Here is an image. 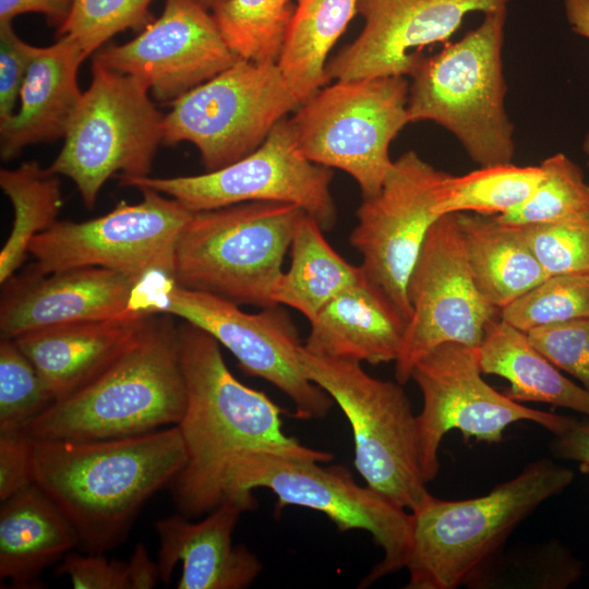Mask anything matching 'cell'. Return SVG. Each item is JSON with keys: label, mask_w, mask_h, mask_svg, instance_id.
<instances>
[{"label": "cell", "mask_w": 589, "mask_h": 589, "mask_svg": "<svg viewBox=\"0 0 589 589\" xmlns=\"http://www.w3.org/2000/svg\"><path fill=\"white\" fill-rule=\"evenodd\" d=\"M518 227L548 277L589 272V213Z\"/></svg>", "instance_id": "74e56055"}, {"label": "cell", "mask_w": 589, "mask_h": 589, "mask_svg": "<svg viewBox=\"0 0 589 589\" xmlns=\"http://www.w3.org/2000/svg\"><path fill=\"white\" fill-rule=\"evenodd\" d=\"M151 96L140 80L93 60L91 84L48 167L76 185L87 209L110 177L149 176L165 118Z\"/></svg>", "instance_id": "8fae6325"}, {"label": "cell", "mask_w": 589, "mask_h": 589, "mask_svg": "<svg viewBox=\"0 0 589 589\" xmlns=\"http://www.w3.org/2000/svg\"><path fill=\"white\" fill-rule=\"evenodd\" d=\"M300 360L350 423L353 465L365 484L410 512L417 508L430 492L420 466L417 416L401 384L371 376L359 361L317 356L303 346Z\"/></svg>", "instance_id": "9c48e42d"}, {"label": "cell", "mask_w": 589, "mask_h": 589, "mask_svg": "<svg viewBox=\"0 0 589 589\" xmlns=\"http://www.w3.org/2000/svg\"><path fill=\"white\" fill-rule=\"evenodd\" d=\"M553 435L550 450L554 457L589 467V418L578 420L568 416L564 426Z\"/></svg>", "instance_id": "b9f144b4"}, {"label": "cell", "mask_w": 589, "mask_h": 589, "mask_svg": "<svg viewBox=\"0 0 589 589\" xmlns=\"http://www.w3.org/2000/svg\"><path fill=\"white\" fill-rule=\"evenodd\" d=\"M477 352L483 374L509 383L504 394L510 399L563 407L589 418V392L563 375L527 333L501 317L488 324Z\"/></svg>", "instance_id": "484cf974"}, {"label": "cell", "mask_w": 589, "mask_h": 589, "mask_svg": "<svg viewBox=\"0 0 589 589\" xmlns=\"http://www.w3.org/2000/svg\"><path fill=\"white\" fill-rule=\"evenodd\" d=\"M185 405L178 324L169 314L153 313L110 365L56 400L22 432L32 440L132 436L178 425Z\"/></svg>", "instance_id": "3957f363"}, {"label": "cell", "mask_w": 589, "mask_h": 589, "mask_svg": "<svg viewBox=\"0 0 589 589\" xmlns=\"http://www.w3.org/2000/svg\"><path fill=\"white\" fill-rule=\"evenodd\" d=\"M36 48L16 35L12 23H0V121L12 117L17 109Z\"/></svg>", "instance_id": "ab89813d"}, {"label": "cell", "mask_w": 589, "mask_h": 589, "mask_svg": "<svg viewBox=\"0 0 589 589\" xmlns=\"http://www.w3.org/2000/svg\"><path fill=\"white\" fill-rule=\"evenodd\" d=\"M133 306L176 316L208 333L235 356L245 374L263 378L287 395L296 418L324 419L333 407L329 395L305 374L298 328L280 304L248 313L223 297L153 275L139 284Z\"/></svg>", "instance_id": "ba28073f"}, {"label": "cell", "mask_w": 589, "mask_h": 589, "mask_svg": "<svg viewBox=\"0 0 589 589\" xmlns=\"http://www.w3.org/2000/svg\"><path fill=\"white\" fill-rule=\"evenodd\" d=\"M406 292L411 315L395 360V378L401 385L417 362L440 345L478 348L498 311L474 283L457 214L443 215L429 230Z\"/></svg>", "instance_id": "2e32d148"}, {"label": "cell", "mask_w": 589, "mask_h": 589, "mask_svg": "<svg viewBox=\"0 0 589 589\" xmlns=\"http://www.w3.org/2000/svg\"><path fill=\"white\" fill-rule=\"evenodd\" d=\"M457 219L474 283L498 312L548 277L520 227L476 213Z\"/></svg>", "instance_id": "4316f807"}, {"label": "cell", "mask_w": 589, "mask_h": 589, "mask_svg": "<svg viewBox=\"0 0 589 589\" xmlns=\"http://www.w3.org/2000/svg\"><path fill=\"white\" fill-rule=\"evenodd\" d=\"M178 329L187 392L178 426L187 461L168 486L179 513L193 518L221 505L233 469L253 453L333 459L332 453L304 446L284 432V410L233 376L213 336L184 321Z\"/></svg>", "instance_id": "6da1fadb"}, {"label": "cell", "mask_w": 589, "mask_h": 589, "mask_svg": "<svg viewBox=\"0 0 589 589\" xmlns=\"http://www.w3.org/2000/svg\"><path fill=\"white\" fill-rule=\"evenodd\" d=\"M544 176L538 166L514 163L480 166L462 176L448 173L440 212L498 216L515 211L533 194Z\"/></svg>", "instance_id": "4dcf8cb0"}, {"label": "cell", "mask_w": 589, "mask_h": 589, "mask_svg": "<svg viewBox=\"0 0 589 589\" xmlns=\"http://www.w3.org/2000/svg\"><path fill=\"white\" fill-rule=\"evenodd\" d=\"M140 283L103 267H77L43 276L21 273L2 285L1 337L131 311Z\"/></svg>", "instance_id": "ffe728a7"}, {"label": "cell", "mask_w": 589, "mask_h": 589, "mask_svg": "<svg viewBox=\"0 0 589 589\" xmlns=\"http://www.w3.org/2000/svg\"><path fill=\"white\" fill-rule=\"evenodd\" d=\"M152 314L133 308L120 316L50 326L14 340L58 400L87 384L123 353Z\"/></svg>", "instance_id": "7402d4cb"}, {"label": "cell", "mask_w": 589, "mask_h": 589, "mask_svg": "<svg viewBox=\"0 0 589 589\" xmlns=\"http://www.w3.org/2000/svg\"><path fill=\"white\" fill-rule=\"evenodd\" d=\"M563 3L572 31L589 39V0H563Z\"/></svg>", "instance_id": "ee69618b"}, {"label": "cell", "mask_w": 589, "mask_h": 589, "mask_svg": "<svg viewBox=\"0 0 589 589\" xmlns=\"http://www.w3.org/2000/svg\"><path fill=\"white\" fill-rule=\"evenodd\" d=\"M574 478L572 469L542 458L479 497L446 501L430 494L411 510L412 549L405 588L473 586L515 528Z\"/></svg>", "instance_id": "277c9868"}, {"label": "cell", "mask_w": 589, "mask_h": 589, "mask_svg": "<svg viewBox=\"0 0 589 589\" xmlns=\"http://www.w3.org/2000/svg\"><path fill=\"white\" fill-rule=\"evenodd\" d=\"M170 106L163 144H193L213 171L254 152L300 103L277 62L240 58Z\"/></svg>", "instance_id": "7c38bea8"}, {"label": "cell", "mask_w": 589, "mask_h": 589, "mask_svg": "<svg viewBox=\"0 0 589 589\" xmlns=\"http://www.w3.org/2000/svg\"><path fill=\"white\" fill-rule=\"evenodd\" d=\"M320 464L271 452L253 453L233 469L225 502L249 510L256 504L253 490L266 488L277 497L276 512L289 505L311 508L323 513L339 532H369L384 556L359 588L406 568L412 549L411 512L357 483L348 468Z\"/></svg>", "instance_id": "52a82bcc"}, {"label": "cell", "mask_w": 589, "mask_h": 589, "mask_svg": "<svg viewBox=\"0 0 589 589\" xmlns=\"http://www.w3.org/2000/svg\"><path fill=\"white\" fill-rule=\"evenodd\" d=\"M507 8L484 14L479 26L411 73L410 123L431 121L452 133L479 166L513 163L515 128L506 112L502 51Z\"/></svg>", "instance_id": "5b68a950"}, {"label": "cell", "mask_w": 589, "mask_h": 589, "mask_svg": "<svg viewBox=\"0 0 589 589\" xmlns=\"http://www.w3.org/2000/svg\"><path fill=\"white\" fill-rule=\"evenodd\" d=\"M87 58L77 41L61 36L37 47L20 92L15 113L0 121V157L9 161L34 144L64 139L83 92L80 64Z\"/></svg>", "instance_id": "603a6c76"}, {"label": "cell", "mask_w": 589, "mask_h": 589, "mask_svg": "<svg viewBox=\"0 0 589 589\" xmlns=\"http://www.w3.org/2000/svg\"><path fill=\"white\" fill-rule=\"evenodd\" d=\"M0 187L13 207L10 235L0 251V283L5 284L29 255L35 236L58 221L62 207L58 175L36 160L0 170Z\"/></svg>", "instance_id": "f546056e"}, {"label": "cell", "mask_w": 589, "mask_h": 589, "mask_svg": "<svg viewBox=\"0 0 589 589\" xmlns=\"http://www.w3.org/2000/svg\"><path fill=\"white\" fill-rule=\"evenodd\" d=\"M510 0H358L364 25L326 65L332 80L411 75L422 50L446 44L469 13L507 8Z\"/></svg>", "instance_id": "d6986e66"}, {"label": "cell", "mask_w": 589, "mask_h": 589, "mask_svg": "<svg viewBox=\"0 0 589 589\" xmlns=\"http://www.w3.org/2000/svg\"><path fill=\"white\" fill-rule=\"evenodd\" d=\"M408 94L405 76L336 80L300 104L288 121L306 159L347 172L369 199L392 168V142L410 123Z\"/></svg>", "instance_id": "30bf717a"}, {"label": "cell", "mask_w": 589, "mask_h": 589, "mask_svg": "<svg viewBox=\"0 0 589 589\" xmlns=\"http://www.w3.org/2000/svg\"><path fill=\"white\" fill-rule=\"evenodd\" d=\"M245 510L240 504L225 502L197 522L181 513L158 519L154 527L159 540L160 580L168 584L180 562L178 589L249 587L263 564L245 545L232 543V533Z\"/></svg>", "instance_id": "44dd1931"}, {"label": "cell", "mask_w": 589, "mask_h": 589, "mask_svg": "<svg viewBox=\"0 0 589 589\" xmlns=\"http://www.w3.org/2000/svg\"><path fill=\"white\" fill-rule=\"evenodd\" d=\"M196 1L212 12L218 5L224 3L226 0H196Z\"/></svg>", "instance_id": "f6af8a7d"}, {"label": "cell", "mask_w": 589, "mask_h": 589, "mask_svg": "<svg viewBox=\"0 0 589 589\" xmlns=\"http://www.w3.org/2000/svg\"><path fill=\"white\" fill-rule=\"evenodd\" d=\"M55 573L68 576L75 589H151L160 580L157 561L149 557L142 543L128 561L107 558L104 553L71 551Z\"/></svg>", "instance_id": "d590c367"}, {"label": "cell", "mask_w": 589, "mask_h": 589, "mask_svg": "<svg viewBox=\"0 0 589 589\" xmlns=\"http://www.w3.org/2000/svg\"><path fill=\"white\" fill-rule=\"evenodd\" d=\"M153 0H73L68 20L57 31L79 43L86 56L127 29L143 31L151 23Z\"/></svg>", "instance_id": "8d00e7d4"}, {"label": "cell", "mask_w": 589, "mask_h": 589, "mask_svg": "<svg viewBox=\"0 0 589 589\" xmlns=\"http://www.w3.org/2000/svg\"><path fill=\"white\" fill-rule=\"evenodd\" d=\"M73 0H0V23H12L21 14H43L57 31L68 20Z\"/></svg>", "instance_id": "7bdbcfd3"}, {"label": "cell", "mask_w": 589, "mask_h": 589, "mask_svg": "<svg viewBox=\"0 0 589 589\" xmlns=\"http://www.w3.org/2000/svg\"><path fill=\"white\" fill-rule=\"evenodd\" d=\"M447 176L414 151H407L393 161L380 192L362 199L356 212L349 241L362 257L359 266L407 323L411 315L408 279L429 230L442 217Z\"/></svg>", "instance_id": "e0dca14e"}, {"label": "cell", "mask_w": 589, "mask_h": 589, "mask_svg": "<svg viewBox=\"0 0 589 589\" xmlns=\"http://www.w3.org/2000/svg\"><path fill=\"white\" fill-rule=\"evenodd\" d=\"M500 317L525 333L589 317V272L546 277L500 310Z\"/></svg>", "instance_id": "836d02e7"}, {"label": "cell", "mask_w": 589, "mask_h": 589, "mask_svg": "<svg viewBox=\"0 0 589 589\" xmlns=\"http://www.w3.org/2000/svg\"><path fill=\"white\" fill-rule=\"evenodd\" d=\"M407 321L362 273L310 321L303 347L311 353L370 364L396 360Z\"/></svg>", "instance_id": "cb8c5ba5"}, {"label": "cell", "mask_w": 589, "mask_h": 589, "mask_svg": "<svg viewBox=\"0 0 589 589\" xmlns=\"http://www.w3.org/2000/svg\"><path fill=\"white\" fill-rule=\"evenodd\" d=\"M31 440V476L64 513L87 553L127 538L135 517L187 461L178 425L92 441Z\"/></svg>", "instance_id": "7a4b0ae2"}, {"label": "cell", "mask_w": 589, "mask_h": 589, "mask_svg": "<svg viewBox=\"0 0 589 589\" xmlns=\"http://www.w3.org/2000/svg\"><path fill=\"white\" fill-rule=\"evenodd\" d=\"M530 341L589 392V317L533 328Z\"/></svg>", "instance_id": "f35d334b"}, {"label": "cell", "mask_w": 589, "mask_h": 589, "mask_svg": "<svg viewBox=\"0 0 589 589\" xmlns=\"http://www.w3.org/2000/svg\"><path fill=\"white\" fill-rule=\"evenodd\" d=\"M358 13V0H296L277 64L300 104L330 82L327 57Z\"/></svg>", "instance_id": "f1b7e54d"}, {"label": "cell", "mask_w": 589, "mask_h": 589, "mask_svg": "<svg viewBox=\"0 0 589 589\" xmlns=\"http://www.w3.org/2000/svg\"><path fill=\"white\" fill-rule=\"evenodd\" d=\"M582 151H584V153L588 156L587 165H588V167H589V130H588V132L586 133L584 143H582Z\"/></svg>", "instance_id": "bcb514c9"}, {"label": "cell", "mask_w": 589, "mask_h": 589, "mask_svg": "<svg viewBox=\"0 0 589 589\" xmlns=\"http://www.w3.org/2000/svg\"><path fill=\"white\" fill-rule=\"evenodd\" d=\"M540 166L544 176L533 194L515 211L495 216L500 221L524 226L589 213V183L577 164L557 153Z\"/></svg>", "instance_id": "d6a6232c"}, {"label": "cell", "mask_w": 589, "mask_h": 589, "mask_svg": "<svg viewBox=\"0 0 589 589\" xmlns=\"http://www.w3.org/2000/svg\"><path fill=\"white\" fill-rule=\"evenodd\" d=\"M291 1L226 0L212 13L238 57L277 62L294 12Z\"/></svg>", "instance_id": "1f68e13d"}, {"label": "cell", "mask_w": 589, "mask_h": 589, "mask_svg": "<svg viewBox=\"0 0 589 589\" xmlns=\"http://www.w3.org/2000/svg\"><path fill=\"white\" fill-rule=\"evenodd\" d=\"M290 266L274 291V302L290 306L310 322L337 294L357 284L360 266L341 257L327 242L317 220L303 212L290 244Z\"/></svg>", "instance_id": "83f0119b"}, {"label": "cell", "mask_w": 589, "mask_h": 589, "mask_svg": "<svg viewBox=\"0 0 589 589\" xmlns=\"http://www.w3.org/2000/svg\"><path fill=\"white\" fill-rule=\"evenodd\" d=\"M482 374L477 348L457 342L435 347L414 365L411 378L423 399L417 426L426 483L437 476L438 447L450 430H459L465 440L498 443L504 430L517 421L536 422L552 434L566 423L568 416L524 406L491 387Z\"/></svg>", "instance_id": "9a60e30c"}, {"label": "cell", "mask_w": 589, "mask_h": 589, "mask_svg": "<svg viewBox=\"0 0 589 589\" xmlns=\"http://www.w3.org/2000/svg\"><path fill=\"white\" fill-rule=\"evenodd\" d=\"M72 522L35 483L1 502L0 579L38 588L44 569L79 546Z\"/></svg>", "instance_id": "d4e9b609"}, {"label": "cell", "mask_w": 589, "mask_h": 589, "mask_svg": "<svg viewBox=\"0 0 589 589\" xmlns=\"http://www.w3.org/2000/svg\"><path fill=\"white\" fill-rule=\"evenodd\" d=\"M142 201L119 202L109 213L85 221L58 220L33 238L32 276L77 267H103L139 283L153 275L173 276L179 235L192 212L175 199L140 189Z\"/></svg>", "instance_id": "4fadbf2b"}, {"label": "cell", "mask_w": 589, "mask_h": 589, "mask_svg": "<svg viewBox=\"0 0 589 589\" xmlns=\"http://www.w3.org/2000/svg\"><path fill=\"white\" fill-rule=\"evenodd\" d=\"M31 440L23 433H0V501L32 484Z\"/></svg>", "instance_id": "60d3db41"}, {"label": "cell", "mask_w": 589, "mask_h": 589, "mask_svg": "<svg viewBox=\"0 0 589 589\" xmlns=\"http://www.w3.org/2000/svg\"><path fill=\"white\" fill-rule=\"evenodd\" d=\"M56 398L14 339H0V433H17Z\"/></svg>", "instance_id": "e575fe53"}, {"label": "cell", "mask_w": 589, "mask_h": 589, "mask_svg": "<svg viewBox=\"0 0 589 589\" xmlns=\"http://www.w3.org/2000/svg\"><path fill=\"white\" fill-rule=\"evenodd\" d=\"M239 59L208 9L196 0H165L161 15L135 38L98 50L93 60L140 80L170 105Z\"/></svg>", "instance_id": "ac0fdd59"}, {"label": "cell", "mask_w": 589, "mask_h": 589, "mask_svg": "<svg viewBox=\"0 0 589 589\" xmlns=\"http://www.w3.org/2000/svg\"><path fill=\"white\" fill-rule=\"evenodd\" d=\"M333 169L306 159L287 118L281 119L251 154L217 170L170 178L117 175L121 187L151 189L191 212L243 202L293 204L332 229L337 209L330 192Z\"/></svg>", "instance_id": "5bb4252c"}, {"label": "cell", "mask_w": 589, "mask_h": 589, "mask_svg": "<svg viewBox=\"0 0 589 589\" xmlns=\"http://www.w3.org/2000/svg\"><path fill=\"white\" fill-rule=\"evenodd\" d=\"M303 212L259 201L192 212L177 241L172 279L239 305H276L274 291Z\"/></svg>", "instance_id": "8992f818"}]
</instances>
